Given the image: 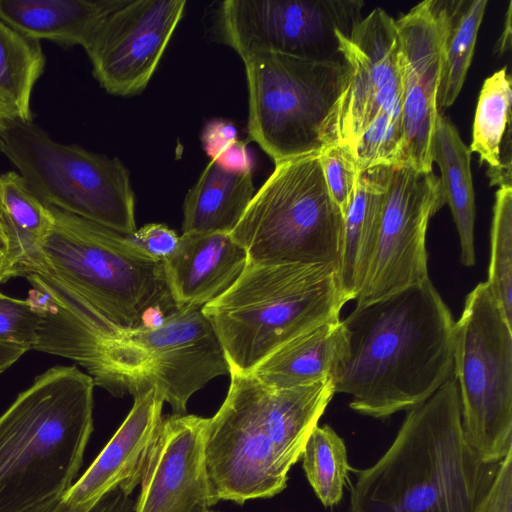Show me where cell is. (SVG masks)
<instances>
[{
    "instance_id": "obj_1",
    "label": "cell",
    "mask_w": 512,
    "mask_h": 512,
    "mask_svg": "<svg viewBox=\"0 0 512 512\" xmlns=\"http://www.w3.org/2000/svg\"><path fill=\"white\" fill-rule=\"evenodd\" d=\"M329 379L373 418L409 411L454 377L455 322L430 279L357 303Z\"/></svg>"
},
{
    "instance_id": "obj_2",
    "label": "cell",
    "mask_w": 512,
    "mask_h": 512,
    "mask_svg": "<svg viewBox=\"0 0 512 512\" xmlns=\"http://www.w3.org/2000/svg\"><path fill=\"white\" fill-rule=\"evenodd\" d=\"M497 467L467 442L452 377L409 410L387 451L357 472L350 512H476Z\"/></svg>"
},
{
    "instance_id": "obj_3",
    "label": "cell",
    "mask_w": 512,
    "mask_h": 512,
    "mask_svg": "<svg viewBox=\"0 0 512 512\" xmlns=\"http://www.w3.org/2000/svg\"><path fill=\"white\" fill-rule=\"evenodd\" d=\"M227 396L208 418L206 469L215 500L242 504L282 492L334 393L329 378L277 389L230 372Z\"/></svg>"
},
{
    "instance_id": "obj_4",
    "label": "cell",
    "mask_w": 512,
    "mask_h": 512,
    "mask_svg": "<svg viewBox=\"0 0 512 512\" xmlns=\"http://www.w3.org/2000/svg\"><path fill=\"white\" fill-rule=\"evenodd\" d=\"M94 386L76 365L53 367L0 416V512H23L71 487L93 431Z\"/></svg>"
},
{
    "instance_id": "obj_5",
    "label": "cell",
    "mask_w": 512,
    "mask_h": 512,
    "mask_svg": "<svg viewBox=\"0 0 512 512\" xmlns=\"http://www.w3.org/2000/svg\"><path fill=\"white\" fill-rule=\"evenodd\" d=\"M338 271L323 264L247 263L234 284L204 305L230 372L251 373L275 350L326 322L340 320Z\"/></svg>"
},
{
    "instance_id": "obj_6",
    "label": "cell",
    "mask_w": 512,
    "mask_h": 512,
    "mask_svg": "<svg viewBox=\"0 0 512 512\" xmlns=\"http://www.w3.org/2000/svg\"><path fill=\"white\" fill-rule=\"evenodd\" d=\"M49 207L51 228L15 277L48 274L125 328L143 327L153 309L166 315L177 309L163 262L142 253L125 235Z\"/></svg>"
},
{
    "instance_id": "obj_7",
    "label": "cell",
    "mask_w": 512,
    "mask_h": 512,
    "mask_svg": "<svg viewBox=\"0 0 512 512\" xmlns=\"http://www.w3.org/2000/svg\"><path fill=\"white\" fill-rule=\"evenodd\" d=\"M243 62L248 137L275 164L319 154L337 143L338 116L349 80L344 60L260 53Z\"/></svg>"
},
{
    "instance_id": "obj_8",
    "label": "cell",
    "mask_w": 512,
    "mask_h": 512,
    "mask_svg": "<svg viewBox=\"0 0 512 512\" xmlns=\"http://www.w3.org/2000/svg\"><path fill=\"white\" fill-rule=\"evenodd\" d=\"M344 215L319 154L275 164L230 233L253 264H323L338 271Z\"/></svg>"
},
{
    "instance_id": "obj_9",
    "label": "cell",
    "mask_w": 512,
    "mask_h": 512,
    "mask_svg": "<svg viewBox=\"0 0 512 512\" xmlns=\"http://www.w3.org/2000/svg\"><path fill=\"white\" fill-rule=\"evenodd\" d=\"M0 152L44 204L122 235L136 231L130 174L118 158L57 142L33 121L4 125Z\"/></svg>"
},
{
    "instance_id": "obj_10",
    "label": "cell",
    "mask_w": 512,
    "mask_h": 512,
    "mask_svg": "<svg viewBox=\"0 0 512 512\" xmlns=\"http://www.w3.org/2000/svg\"><path fill=\"white\" fill-rule=\"evenodd\" d=\"M464 436L487 464L512 450V325L486 282L467 295L454 334Z\"/></svg>"
},
{
    "instance_id": "obj_11",
    "label": "cell",
    "mask_w": 512,
    "mask_h": 512,
    "mask_svg": "<svg viewBox=\"0 0 512 512\" xmlns=\"http://www.w3.org/2000/svg\"><path fill=\"white\" fill-rule=\"evenodd\" d=\"M29 297L41 315L33 350L73 360L94 385L114 396L137 395L148 389L150 359L122 327L58 279L33 272L24 276Z\"/></svg>"
},
{
    "instance_id": "obj_12",
    "label": "cell",
    "mask_w": 512,
    "mask_h": 512,
    "mask_svg": "<svg viewBox=\"0 0 512 512\" xmlns=\"http://www.w3.org/2000/svg\"><path fill=\"white\" fill-rule=\"evenodd\" d=\"M358 0H226L217 11L222 42L243 59L274 53L300 59L343 60L337 32L362 19Z\"/></svg>"
},
{
    "instance_id": "obj_13",
    "label": "cell",
    "mask_w": 512,
    "mask_h": 512,
    "mask_svg": "<svg viewBox=\"0 0 512 512\" xmlns=\"http://www.w3.org/2000/svg\"><path fill=\"white\" fill-rule=\"evenodd\" d=\"M385 196L372 262L357 303L428 279L426 231L443 207L440 178L408 164L386 167Z\"/></svg>"
},
{
    "instance_id": "obj_14",
    "label": "cell",
    "mask_w": 512,
    "mask_h": 512,
    "mask_svg": "<svg viewBox=\"0 0 512 512\" xmlns=\"http://www.w3.org/2000/svg\"><path fill=\"white\" fill-rule=\"evenodd\" d=\"M185 0H123L93 33L84 50L108 93L145 89L180 22Z\"/></svg>"
},
{
    "instance_id": "obj_15",
    "label": "cell",
    "mask_w": 512,
    "mask_h": 512,
    "mask_svg": "<svg viewBox=\"0 0 512 512\" xmlns=\"http://www.w3.org/2000/svg\"><path fill=\"white\" fill-rule=\"evenodd\" d=\"M337 38L339 52L349 67L337 143L352 147L378 114L400 122V42L396 20L382 8L372 10L349 34L338 31Z\"/></svg>"
},
{
    "instance_id": "obj_16",
    "label": "cell",
    "mask_w": 512,
    "mask_h": 512,
    "mask_svg": "<svg viewBox=\"0 0 512 512\" xmlns=\"http://www.w3.org/2000/svg\"><path fill=\"white\" fill-rule=\"evenodd\" d=\"M201 308H177L155 328H130L150 359L148 387L160 393L174 414H186L196 391L215 377L230 374L223 346Z\"/></svg>"
},
{
    "instance_id": "obj_17",
    "label": "cell",
    "mask_w": 512,
    "mask_h": 512,
    "mask_svg": "<svg viewBox=\"0 0 512 512\" xmlns=\"http://www.w3.org/2000/svg\"><path fill=\"white\" fill-rule=\"evenodd\" d=\"M401 80V130L406 164L432 172V139L442 66V26L434 0L396 20Z\"/></svg>"
},
{
    "instance_id": "obj_18",
    "label": "cell",
    "mask_w": 512,
    "mask_h": 512,
    "mask_svg": "<svg viewBox=\"0 0 512 512\" xmlns=\"http://www.w3.org/2000/svg\"><path fill=\"white\" fill-rule=\"evenodd\" d=\"M207 424L196 415L162 417L134 512H205L217 503L206 469Z\"/></svg>"
},
{
    "instance_id": "obj_19",
    "label": "cell",
    "mask_w": 512,
    "mask_h": 512,
    "mask_svg": "<svg viewBox=\"0 0 512 512\" xmlns=\"http://www.w3.org/2000/svg\"><path fill=\"white\" fill-rule=\"evenodd\" d=\"M163 403L153 387L135 395L121 426L79 480L61 495L54 512H88L117 489L129 496L143 479L162 420Z\"/></svg>"
},
{
    "instance_id": "obj_20",
    "label": "cell",
    "mask_w": 512,
    "mask_h": 512,
    "mask_svg": "<svg viewBox=\"0 0 512 512\" xmlns=\"http://www.w3.org/2000/svg\"><path fill=\"white\" fill-rule=\"evenodd\" d=\"M247 264V253L228 233H183L163 261L177 308L203 307L225 293Z\"/></svg>"
},
{
    "instance_id": "obj_21",
    "label": "cell",
    "mask_w": 512,
    "mask_h": 512,
    "mask_svg": "<svg viewBox=\"0 0 512 512\" xmlns=\"http://www.w3.org/2000/svg\"><path fill=\"white\" fill-rule=\"evenodd\" d=\"M123 0H0V19L20 34L83 48Z\"/></svg>"
},
{
    "instance_id": "obj_22",
    "label": "cell",
    "mask_w": 512,
    "mask_h": 512,
    "mask_svg": "<svg viewBox=\"0 0 512 512\" xmlns=\"http://www.w3.org/2000/svg\"><path fill=\"white\" fill-rule=\"evenodd\" d=\"M386 167L359 173L344 214L338 281L348 302L358 297L374 255L385 196Z\"/></svg>"
},
{
    "instance_id": "obj_23",
    "label": "cell",
    "mask_w": 512,
    "mask_h": 512,
    "mask_svg": "<svg viewBox=\"0 0 512 512\" xmlns=\"http://www.w3.org/2000/svg\"><path fill=\"white\" fill-rule=\"evenodd\" d=\"M252 172L225 169L210 160L183 204V233H228L255 194Z\"/></svg>"
},
{
    "instance_id": "obj_24",
    "label": "cell",
    "mask_w": 512,
    "mask_h": 512,
    "mask_svg": "<svg viewBox=\"0 0 512 512\" xmlns=\"http://www.w3.org/2000/svg\"><path fill=\"white\" fill-rule=\"evenodd\" d=\"M432 161L441 171V186L456 225L461 249V263L475 264V195L471 173V152L448 117L439 113L432 139Z\"/></svg>"
},
{
    "instance_id": "obj_25",
    "label": "cell",
    "mask_w": 512,
    "mask_h": 512,
    "mask_svg": "<svg viewBox=\"0 0 512 512\" xmlns=\"http://www.w3.org/2000/svg\"><path fill=\"white\" fill-rule=\"evenodd\" d=\"M341 336V320L318 325L275 350L251 373L263 384L277 389L329 378Z\"/></svg>"
},
{
    "instance_id": "obj_26",
    "label": "cell",
    "mask_w": 512,
    "mask_h": 512,
    "mask_svg": "<svg viewBox=\"0 0 512 512\" xmlns=\"http://www.w3.org/2000/svg\"><path fill=\"white\" fill-rule=\"evenodd\" d=\"M442 26L438 113L458 97L470 67L487 0H434Z\"/></svg>"
},
{
    "instance_id": "obj_27",
    "label": "cell",
    "mask_w": 512,
    "mask_h": 512,
    "mask_svg": "<svg viewBox=\"0 0 512 512\" xmlns=\"http://www.w3.org/2000/svg\"><path fill=\"white\" fill-rule=\"evenodd\" d=\"M41 43L0 19V130L13 121H33V89L45 67Z\"/></svg>"
},
{
    "instance_id": "obj_28",
    "label": "cell",
    "mask_w": 512,
    "mask_h": 512,
    "mask_svg": "<svg viewBox=\"0 0 512 512\" xmlns=\"http://www.w3.org/2000/svg\"><path fill=\"white\" fill-rule=\"evenodd\" d=\"M0 208L14 236L19 265L34 252L53 223L50 207L40 201L15 171L0 175Z\"/></svg>"
},
{
    "instance_id": "obj_29",
    "label": "cell",
    "mask_w": 512,
    "mask_h": 512,
    "mask_svg": "<svg viewBox=\"0 0 512 512\" xmlns=\"http://www.w3.org/2000/svg\"><path fill=\"white\" fill-rule=\"evenodd\" d=\"M511 77L507 67L488 77L475 111L470 152L477 153L490 169L501 165V144L511 115Z\"/></svg>"
},
{
    "instance_id": "obj_30",
    "label": "cell",
    "mask_w": 512,
    "mask_h": 512,
    "mask_svg": "<svg viewBox=\"0 0 512 512\" xmlns=\"http://www.w3.org/2000/svg\"><path fill=\"white\" fill-rule=\"evenodd\" d=\"M307 480L325 507L337 505L350 470L344 440L328 425L316 426L301 456Z\"/></svg>"
},
{
    "instance_id": "obj_31",
    "label": "cell",
    "mask_w": 512,
    "mask_h": 512,
    "mask_svg": "<svg viewBox=\"0 0 512 512\" xmlns=\"http://www.w3.org/2000/svg\"><path fill=\"white\" fill-rule=\"evenodd\" d=\"M487 285L512 325V187H499L491 225V256Z\"/></svg>"
},
{
    "instance_id": "obj_32",
    "label": "cell",
    "mask_w": 512,
    "mask_h": 512,
    "mask_svg": "<svg viewBox=\"0 0 512 512\" xmlns=\"http://www.w3.org/2000/svg\"><path fill=\"white\" fill-rule=\"evenodd\" d=\"M350 148L358 173L406 164L401 124L385 113L378 114Z\"/></svg>"
},
{
    "instance_id": "obj_33",
    "label": "cell",
    "mask_w": 512,
    "mask_h": 512,
    "mask_svg": "<svg viewBox=\"0 0 512 512\" xmlns=\"http://www.w3.org/2000/svg\"><path fill=\"white\" fill-rule=\"evenodd\" d=\"M41 315L33 300L11 298L0 292V343L33 350Z\"/></svg>"
},
{
    "instance_id": "obj_34",
    "label": "cell",
    "mask_w": 512,
    "mask_h": 512,
    "mask_svg": "<svg viewBox=\"0 0 512 512\" xmlns=\"http://www.w3.org/2000/svg\"><path fill=\"white\" fill-rule=\"evenodd\" d=\"M319 159L329 194L344 215L359 175L352 150L348 145L334 143L319 153Z\"/></svg>"
},
{
    "instance_id": "obj_35",
    "label": "cell",
    "mask_w": 512,
    "mask_h": 512,
    "mask_svg": "<svg viewBox=\"0 0 512 512\" xmlns=\"http://www.w3.org/2000/svg\"><path fill=\"white\" fill-rule=\"evenodd\" d=\"M125 236L142 253L161 262L176 251L180 239L174 230L160 223L146 224Z\"/></svg>"
},
{
    "instance_id": "obj_36",
    "label": "cell",
    "mask_w": 512,
    "mask_h": 512,
    "mask_svg": "<svg viewBox=\"0 0 512 512\" xmlns=\"http://www.w3.org/2000/svg\"><path fill=\"white\" fill-rule=\"evenodd\" d=\"M476 512H512V450L498 464L492 484Z\"/></svg>"
},
{
    "instance_id": "obj_37",
    "label": "cell",
    "mask_w": 512,
    "mask_h": 512,
    "mask_svg": "<svg viewBox=\"0 0 512 512\" xmlns=\"http://www.w3.org/2000/svg\"><path fill=\"white\" fill-rule=\"evenodd\" d=\"M61 496H53L23 512H54ZM135 503L120 489L114 490L101 498L88 512H132Z\"/></svg>"
},
{
    "instance_id": "obj_38",
    "label": "cell",
    "mask_w": 512,
    "mask_h": 512,
    "mask_svg": "<svg viewBox=\"0 0 512 512\" xmlns=\"http://www.w3.org/2000/svg\"><path fill=\"white\" fill-rule=\"evenodd\" d=\"M237 128L227 120H212L203 129L201 140L203 148L211 160L224 149L238 140Z\"/></svg>"
},
{
    "instance_id": "obj_39",
    "label": "cell",
    "mask_w": 512,
    "mask_h": 512,
    "mask_svg": "<svg viewBox=\"0 0 512 512\" xmlns=\"http://www.w3.org/2000/svg\"><path fill=\"white\" fill-rule=\"evenodd\" d=\"M16 261L14 236L0 208V282L11 279Z\"/></svg>"
},
{
    "instance_id": "obj_40",
    "label": "cell",
    "mask_w": 512,
    "mask_h": 512,
    "mask_svg": "<svg viewBox=\"0 0 512 512\" xmlns=\"http://www.w3.org/2000/svg\"><path fill=\"white\" fill-rule=\"evenodd\" d=\"M225 169L236 172H252V160L243 141L237 140L224 149L215 159Z\"/></svg>"
},
{
    "instance_id": "obj_41",
    "label": "cell",
    "mask_w": 512,
    "mask_h": 512,
    "mask_svg": "<svg viewBox=\"0 0 512 512\" xmlns=\"http://www.w3.org/2000/svg\"><path fill=\"white\" fill-rule=\"evenodd\" d=\"M26 352L25 348L0 343V373L12 366Z\"/></svg>"
},
{
    "instance_id": "obj_42",
    "label": "cell",
    "mask_w": 512,
    "mask_h": 512,
    "mask_svg": "<svg viewBox=\"0 0 512 512\" xmlns=\"http://www.w3.org/2000/svg\"><path fill=\"white\" fill-rule=\"evenodd\" d=\"M511 2L509 3V8L507 11V17L505 21V29L502 32V35L499 38L497 43V52L499 54H503L510 49L511 46Z\"/></svg>"
},
{
    "instance_id": "obj_43",
    "label": "cell",
    "mask_w": 512,
    "mask_h": 512,
    "mask_svg": "<svg viewBox=\"0 0 512 512\" xmlns=\"http://www.w3.org/2000/svg\"><path fill=\"white\" fill-rule=\"evenodd\" d=\"M205 512H217V511H213V510H206Z\"/></svg>"
}]
</instances>
